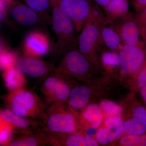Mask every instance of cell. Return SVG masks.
Segmentation results:
<instances>
[{
    "label": "cell",
    "mask_w": 146,
    "mask_h": 146,
    "mask_svg": "<svg viewBox=\"0 0 146 146\" xmlns=\"http://www.w3.org/2000/svg\"><path fill=\"white\" fill-rule=\"evenodd\" d=\"M24 136L13 141H11L7 146H37L49 144V132L42 131L36 134H24Z\"/></svg>",
    "instance_id": "cell-20"
},
{
    "label": "cell",
    "mask_w": 146,
    "mask_h": 146,
    "mask_svg": "<svg viewBox=\"0 0 146 146\" xmlns=\"http://www.w3.org/2000/svg\"><path fill=\"white\" fill-rule=\"evenodd\" d=\"M1 115H0V121H1Z\"/></svg>",
    "instance_id": "cell-39"
},
{
    "label": "cell",
    "mask_w": 146,
    "mask_h": 146,
    "mask_svg": "<svg viewBox=\"0 0 146 146\" xmlns=\"http://www.w3.org/2000/svg\"><path fill=\"white\" fill-rule=\"evenodd\" d=\"M23 48L26 56L36 58L44 56L50 48L49 39L48 35L42 32H30L24 40Z\"/></svg>",
    "instance_id": "cell-10"
},
{
    "label": "cell",
    "mask_w": 146,
    "mask_h": 146,
    "mask_svg": "<svg viewBox=\"0 0 146 146\" xmlns=\"http://www.w3.org/2000/svg\"><path fill=\"white\" fill-rule=\"evenodd\" d=\"M3 77L6 86L11 91L23 88L26 83L24 73L16 66L5 71Z\"/></svg>",
    "instance_id": "cell-21"
},
{
    "label": "cell",
    "mask_w": 146,
    "mask_h": 146,
    "mask_svg": "<svg viewBox=\"0 0 146 146\" xmlns=\"http://www.w3.org/2000/svg\"><path fill=\"white\" fill-rule=\"evenodd\" d=\"M126 135L142 134L146 132V110L141 105L133 108L131 116L124 122Z\"/></svg>",
    "instance_id": "cell-15"
},
{
    "label": "cell",
    "mask_w": 146,
    "mask_h": 146,
    "mask_svg": "<svg viewBox=\"0 0 146 146\" xmlns=\"http://www.w3.org/2000/svg\"><path fill=\"white\" fill-rule=\"evenodd\" d=\"M100 106L103 114L107 117H119L121 114V107L110 101H102L100 104Z\"/></svg>",
    "instance_id": "cell-26"
},
{
    "label": "cell",
    "mask_w": 146,
    "mask_h": 146,
    "mask_svg": "<svg viewBox=\"0 0 146 146\" xmlns=\"http://www.w3.org/2000/svg\"><path fill=\"white\" fill-rule=\"evenodd\" d=\"M104 9L107 23L113 24L116 20L129 13L127 0H111Z\"/></svg>",
    "instance_id": "cell-18"
},
{
    "label": "cell",
    "mask_w": 146,
    "mask_h": 146,
    "mask_svg": "<svg viewBox=\"0 0 146 146\" xmlns=\"http://www.w3.org/2000/svg\"><path fill=\"white\" fill-rule=\"evenodd\" d=\"M133 76L138 88L141 89L146 86V61L141 70Z\"/></svg>",
    "instance_id": "cell-29"
},
{
    "label": "cell",
    "mask_w": 146,
    "mask_h": 146,
    "mask_svg": "<svg viewBox=\"0 0 146 146\" xmlns=\"http://www.w3.org/2000/svg\"><path fill=\"white\" fill-rule=\"evenodd\" d=\"M27 5L38 13L46 12L49 8L50 0H24Z\"/></svg>",
    "instance_id": "cell-27"
},
{
    "label": "cell",
    "mask_w": 146,
    "mask_h": 146,
    "mask_svg": "<svg viewBox=\"0 0 146 146\" xmlns=\"http://www.w3.org/2000/svg\"><path fill=\"white\" fill-rule=\"evenodd\" d=\"M140 35L143 38L144 44L146 43V30H140Z\"/></svg>",
    "instance_id": "cell-35"
},
{
    "label": "cell",
    "mask_w": 146,
    "mask_h": 146,
    "mask_svg": "<svg viewBox=\"0 0 146 146\" xmlns=\"http://www.w3.org/2000/svg\"><path fill=\"white\" fill-rule=\"evenodd\" d=\"M74 46L65 53L54 72L65 76L70 75L78 78H83L89 74L90 63L87 58Z\"/></svg>",
    "instance_id": "cell-6"
},
{
    "label": "cell",
    "mask_w": 146,
    "mask_h": 146,
    "mask_svg": "<svg viewBox=\"0 0 146 146\" xmlns=\"http://www.w3.org/2000/svg\"><path fill=\"white\" fill-rule=\"evenodd\" d=\"M18 59L16 53L5 50L0 54V70L5 71L16 66Z\"/></svg>",
    "instance_id": "cell-23"
},
{
    "label": "cell",
    "mask_w": 146,
    "mask_h": 146,
    "mask_svg": "<svg viewBox=\"0 0 146 146\" xmlns=\"http://www.w3.org/2000/svg\"><path fill=\"white\" fill-rule=\"evenodd\" d=\"M41 90L46 104L48 106V110L51 111L68 100L71 89L64 80V76L54 72L45 79Z\"/></svg>",
    "instance_id": "cell-4"
},
{
    "label": "cell",
    "mask_w": 146,
    "mask_h": 146,
    "mask_svg": "<svg viewBox=\"0 0 146 146\" xmlns=\"http://www.w3.org/2000/svg\"><path fill=\"white\" fill-rule=\"evenodd\" d=\"M101 39L102 44L111 50L116 51L119 49L121 39L112 24L105 23L102 28Z\"/></svg>",
    "instance_id": "cell-19"
},
{
    "label": "cell",
    "mask_w": 146,
    "mask_h": 146,
    "mask_svg": "<svg viewBox=\"0 0 146 146\" xmlns=\"http://www.w3.org/2000/svg\"><path fill=\"white\" fill-rule=\"evenodd\" d=\"M49 145L52 146H97L98 141L80 133H50Z\"/></svg>",
    "instance_id": "cell-14"
},
{
    "label": "cell",
    "mask_w": 146,
    "mask_h": 146,
    "mask_svg": "<svg viewBox=\"0 0 146 146\" xmlns=\"http://www.w3.org/2000/svg\"><path fill=\"white\" fill-rule=\"evenodd\" d=\"M81 117L88 123L92 128H98L102 122L103 114L100 106L96 104H89L82 112Z\"/></svg>",
    "instance_id": "cell-22"
},
{
    "label": "cell",
    "mask_w": 146,
    "mask_h": 146,
    "mask_svg": "<svg viewBox=\"0 0 146 146\" xmlns=\"http://www.w3.org/2000/svg\"><path fill=\"white\" fill-rule=\"evenodd\" d=\"M91 92L89 87L83 85L75 86L70 92L68 98L69 106L74 110L83 109L89 103Z\"/></svg>",
    "instance_id": "cell-17"
},
{
    "label": "cell",
    "mask_w": 146,
    "mask_h": 146,
    "mask_svg": "<svg viewBox=\"0 0 146 146\" xmlns=\"http://www.w3.org/2000/svg\"><path fill=\"white\" fill-rule=\"evenodd\" d=\"M102 59L103 63L106 66L114 67L120 65L119 55L114 51L104 52Z\"/></svg>",
    "instance_id": "cell-28"
},
{
    "label": "cell",
    "mask_w": 146,
    "mask_h": 146,
    "mask_svg": "<svg viewBox=\"0 0 146 146\" xmlns=\"http://www.w3.org/2000/svg\"><path fill=\"white\" fill-rule=\"evenodd\" d=\"M116 21H118V22H114L116 24L112 25L119 32L124 45L131 46L145 45L143 42L139 39L141 35L139 27L132 13L129 12L125 16Z\"/></svg>",
    "instance_id": "cell-9"
},
{
    "label": "cell",
    "mask_w": 146,
    "mask_h": 146,
    "mask_svg": "<svg viewBox=\"0 0 146 146\" xmlns=\"http://www.w3.org/2000/svg\"><path fill=\"white\" fill-rule=\"evenodd\" d=\"M141 96L143 98L146 106V86L141 88L140 90Z\"/></svg>",
    "instance_id": "cell-34"
},
{
    "label": "cell",
    "mask_w": 146,
    "mask_h": 146,
    "mask_svg": "<svg viewBox=\"0 0 146 146\" xmlns=\"http://www.w3.org/2000/svg\"><path fill=\"white\" fill-rule=\"evenodd\" d=\"M124 122L119 117H107L104 126L100 128L96 134L99 144L106 145L119 138L123 133Z\"/></svg>",
    "instance_id": "cell-13"
},
{
    "label": "cell",
    "mask_w": 146,
    "mask_h": 146,
    "mask_svg": "<svg viewBox=\"0 0 146 146\" xmlns=\"http://www.w3.org/2000/svg\"><path fill=\"white\" fill-rule=\"evenodd\" d=\"M63 104L53 110H47L42 122L44 131L50 133H68L75 132L78 124L75 115L65 110Z\"/></svg>",
    "instance_id": "cell-5"
},
{
    "label": "cell",
    "mask_w": 146,
    "mask_h": 146,
    "mask_svg": "<svg viewBox=\"0 0 146 146\" xmlns=\"http://www.w3.org/2000/svg\"><path fill=\"white\" fill-rule=\"evenodd\" d=\"M4 50L3 43L2 40L0 38V54Z\"/></svg>",
    "instance_id": "cell-36"
},
{
    "label": "cell",
    "mask_w": 146,
    "mask_h": 146,
    "mask_svg": "<svg viewBox=\"0 0 146 146\" xmlns=\"http://www.w3.org/2000/svg\"><path fill=\"white\" fill-rule=\"evenodd\" d=\"M14 129L15 127L11 123L1 119L0 121V145H8Z\"/></svg>",
    "instance_id": "cell-25"
},
{
    "label": "cell",
    "mask_w": 146,
    "mask_h": 146,
    "mask_svg": "<svg viewBox=\"0 0 146 146\" xmlns=\"http://www.w3.org/2000/svg\"><path fill=\"white\" fill-rule=\"evenodd\" d=\"M106 17L100 9L93 5L92 10L78 39V50L90 63L102 44L101 32Z\"/></svg>",
    "instance_id": "cell-1"
},
{
    "label": "cell",
    "mask_w": 146,
    "mask_h": 146,
    "mask_svg": "<svg viewBox=\"0 0 146 146\" xmlns=\"http://www.w3.org/2000/svg\"><path fill=\"white\" fill-rule=\"evenodd\" d=\"M2 119L11 123L23 134H29L44 131V124L35 119H26L16 115L9 109H3L0 111Z\"/></svg>",
    "instance_id": "cell-12"
},
{
    "label": "cell",
    "mask_w": 146,
    "mask_h": 146,
    "mask_svg": "<svg viewBox=\"0 0 146 146\" xmlns=\"http://www.w3.org/2000/svg\"><path fill=\"white\" fill-rule=\"evenodd\" d=\"M119 143L124 146H146V133L126 135L121 138Z\"/></svg>",
    "instance_id": "cell-24"
},
{
    "label": "cell",
    "mask_w": 146,
    "mask_h": 146,
    "mask_svg": "<svg viewBox=\"0 0 146 146\" xmlns=\"http://www.w3.org/2000/svg\"><path fill=\"white\" fill-rule=\"evenodd\" d=\"M70 19L76 33L80 32L90 15L93 4L89 0H56Z\"/></svg>",
    "instance_id": "cell-7"
},
{
    "label": "cell",
    "mask_w": 146,
    "mask_h": 146,
    "mask_svg": "<svg viewBox=\"0 0 146 146\" xmlns=\"http://www.w3.org/2000/svg\"><path fill=\"white\" fill-rule=\"evenodd\" d=\"M16 66L24 74L33 78H42L49 75L54 72L51 64L39 58L23 56L18 58Z\"/></svg>",
    "instance_id": "cell-11"
},
{
    "label": "cell",
    "mask_w": 146,
    "mask_h": 146,
    "mask_svg": "<svg viewBox=\"0 0 146 146\" xmlns=\"http://www.w3.org/2000/svg\"><path fill=\"white\" fill-rule=\"evenodd\" d=\"M145 52H146V43L145 44Z\"/></svg>",
    "instance_id": "cell-38"
},
{
    "label": "cell",
    "mask_w": 146,
    "mask_h": 146,
    "mask_svg": "<svg viewBox=\"0 0 146 146\" xmlns=\"http://www.w3.org/2000/svg\"><path fill=\"white\" fill-rule=\"evenodd\" d=\"M13 19L18 23L26 27H33L39 21V13L23 4H17L12 10Z\"/></svg>",
    "instance_id": "cell-16"
},
{
    "label": "cell",
    "mask_w": 146,
    "mask_h": 146,
    "mask_svg": "<svg viewBox=\"0 0 146 146\" xmlns=\"http://www.w3.org/2000/svg\"><path fill=\"white\" fill-rule=\"evenodd\" d=\"M120 65L125 72L134 76L146 61L145 45L131 46L123 45L120 48Z\"/></svg>",
    "instance_id": "cell-8"
},
{
    "label": "cell",
    "mask_w": 146,
    "mask_h": 146,
    "mask_svg": "<svg viewBox=\"0 0 146 146\" xmlns=\"http://www.w3.org/2000/svg\"><path fill=\"white\" fill-rule=\"evenodd\" d=\"M111 0H95L98 5L105 8L110 2Z\"/></svg>",
    "instance_id": "cell-33"
},
{
    "label": "cell",
    "mask_w": 146,
    "mask_h": 146,
    "mask_svg": "<svg viewBox=\"0 0 146 146\" xmlns=\"http://www.w3.org/2000/svg\"><path fill=\"white\" fill-rule=\"evenodd\" d=\"M2 19V12L0 11V21H1Z\"/></svg>",
    "instance_id": "cell-37"
},
{
    "label": "cell",
    "mask_w": 146,
    "mask_h": 146,
    "mask_svg": "<svg viewBox=\"0 0 146 146\" xmlns=\"http://www.w3.org/2000/svg\"><path fill=\"white\" fill-rule=\"evenodd\" d=\"M134 18L139 30H146V7L136 10Z\"/></svg>",
    "instance_id": "cell-30"
},
{
    "label": "cell",
    "mask_w": 146,
    "mask_h": 146,
    "mask_svg": "<svg viewBox=\"0 0 146 146\" xmlns=\"http://www.w3.org/2000/svg\"><path fill=\"white\" fill-rule=\"evenodd\" d=\"M132 4L136 11L146 7V0H132Z\"/></svg>",
    "instance_id": "cell-31"
},
{
    "label": "cell",
    "mask_w": 146,
    "mask_h": 146,
    "mask_svg": "<svg viewBox=\"0 0 146 146\" xmlns=\"http://www.w3.org/2000/svg\"><path fill=\"white\" fill-rule=\"evenodd\" d=\"M10 0H0V11L5 12L10 2Z\"/></svg>",
    "instance_id": "cell-32"
},
{
    "label": "cell",
    "mask_w": 146,
    "mask_h": 146,
    "mask_svg": "<svg viewBox=\"0 0 146 146\" xmlns=\"http://www.w3.org/2000/svg\"><path fill=\"white\" fill-rule=\"evenodd\" d=\"M52 1V27L56 38L52 47V53L54 55H58L67 52L74 46L77 40L72 22L56 0Z\"/></svg>",
    "instance_id": "cell-2"
},
{
    "label": "cell",
    "mask_w": 146,
    "mask_h": 146,
    "mask_svg": "<svg viewBox=\"0 0 146 146\" xmlns=\"http://www.w3.org/2000/svg\"><path fill=\"white\" fill-rule=\"evenodd\" d=\"M9 109L24 117L38 119L42 121L46 106L36 94L31 90L21 88L11 91L5 98Z\"/></svg>",
    "instance_id": "cell-3"
}]
</instances>
